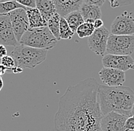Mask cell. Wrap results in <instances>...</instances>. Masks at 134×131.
Listing matches in <instances>:
<instances>
[{"mask_svg": "<svg viewBox=\"0 0 134 131\" xmlns=\"http://www.w3.org/2000/svg\"><path fill=\"white\" fill-rule=\"evenodd\" d=\"M94 30L95 28L92 23L84 22L82 24H81L77 28L75 33L78 34L79 38H85L90 36L94 31Z\"/></svg>", "mask_w": 134, "mask_h": 131, "instance_id": "44dd1931", "label": "cell"}, {"mask_svg": "<svg viewBox=\"0 0 134 131\" xmlns=\"http://www.w3.org/2000/svg\"><path fill=\"white\" fill-rule=\"evenodd\" d=\"M63 17L66 19L70 29L72 30V32L74 33L76 32L77 28L85 22L83 17L82 16L79 11H72V12L67 14L66 15Z\"/></svg>", "mask_w": 134, "mask_h": 131, "instance_id": "e0dca14e", "label": "cell"}, {"mask_svg": "<svg viewBox=\"0 0 134 131\" xmlns=\"http://www.w3.org/2000/svg\"><path fill=\"white\" fill-rule=\"evenodd\" d=\"M47 50L36 49L27 46L18 45L11 52L16 67L34 68L46 60Z\"/></svg>", "mask_w": 134, "mask_h": 131, "instance_id": "3957f363", "label": "cell"}, {"mask_svg": "<svg viewBox=\"0 0 134 131\" xmlns=\"http://www.w3.org/2000/svg\"><path fill=\"white\" fill-rule=\"evenodd\" d=\"M59 20L60 15L58 13L55 14L52 17L47 21V27L50 30L52 34L54 36V37L57 40V41L60 40V36H59Z\"/></svg>", "mask_w": 134, "mask_h": 131, "instance_id": "ac0fdd59", "label": "cell"}, {"mask_svg": "<svg viewBox=\"0 0 134 131\" xmlns=\"http://www.w3.org/2000/svg\"><path fill=\"white\" fill-rule=\"evenodd\" d=\"M25 8H36V2L35 0H15Z\"/></svg>", "mask_w": 134, "mask_h": 131, "instance_id": "cb8c5ba5", "label": "cell"}, {"mask_svg": "<svg viewBox=\"0 0 134 131\" xmlns=\"http://www.w3.org/2000/svg\"><path fill=\"white\" fill-rule=\"evenodd\" d=\"M35 2L36 8L38 9L46 22L57 13L53 0H35Z\"/></svg>", "mask_w": 134, "mask_h": 131, "instance_id": "9a60e30c", "label": "cell"}, {"mask_svg": "<svg viewBox=\"0 0 134 131\" xmlns=\"http://www.w3.org/2000/svg\"><path fill=\"white\" fill-rule=\"evenodd\" d=\"M98 74L101 81L108 86H120L125 82V72L117 69L103 67Z\"/></svg>", "mask_w": 134, "mask_h": 131, "instance_id": "7c38bea8", "label": "cell"}, {"mask_svg": "<svg viewBox=\"0 0 134 131\" xmlns=\"http://www.w3.org/2000/svg\"><path fill=\"white\" fill-rule=\"evenodd\" d=\"M3 85H4L3 80H2V77H0V91L2 90V88H3Z\"/></svg>", "mask_w": 134, "mask_h": 131, "instance_id": "4dcf8cb0", "label": "cell"}, {"mask_svg": "<svg viewBox=\"0 0 134 131\" xmlns=\"http://www.w3.org/2000/svg\"><path fill=\"white\" fill-rule=\"evenodd\" d=\"M93 24H94V27L95 29H98V28H100V27L104 26V22H103V21L101 19H97V20L94 21Z\"/></svg>", "mask_w": 134, "mask_h": 131, "instance_id": "4316f807", "label": "cell"}, {"mask_svg": "<svg viewBox=\"0 0 134 131\" xmlns=\"http://www.w3.org/2000/svg\"><path fill=\"white\" fill-rule=\"evenodd\" d=\"M125 128L126 130L134 131V115L127 117L125 123Z\"/></svg>", "mask_w": 134, "mask_h": 131, "instance_id": "d4e9b609", "label": "cell"}, {"mask_svg": "<svg viewBox=\"0 0 134 131\" xmlns=\"http://www.w3.org/2000/svg\"><path fill=\"white\" fill-rule=\"evenodd\" d=\"M110 5L112 8L123 7L126 5H132L134 2V0H108Z\"/></svg>", "mask_w": 134, "mask_h": 131, "instance_id": "7402d4cb", "label": "cell"}, {"mask_svg": "<svg viewBox=\"0 0 134 131\" xmlns=\"http://www.w3.org/2000/svg\"><path fill=\"white\" fill-rule=\"evenodd\" d=\"M57 12L60 17H65L67 14L79 11L84 2L83 0H53Z\"/></svg>", "mask_w": 134, "mask_h": 131, "instance_id": "4fadbf2b", "label": "cell"}, {"mask_svg": "<svg viewBox=\"0 0 134 131\" xmlns=\"http://www.w3.org/2000/svg\"><path fill=\"white\" fill-rule=\"evenodd\" d=\"M102 65L104 67L117 69L124 72L134 70V60L131 55L105 54L102 58Z\"/></svg>", "mask_w": 134, "mask_h": 131, "instance_id": "ba28073f", "label": "cell"}, {"mask_svg": "<svg viewBox=\"0 0 134 131\" xmlns=\"http://www.w3.org/2000/svg\"><path fill=\"white\" fill-rule=\"evenodd\" d=\"M98 86L89 77L67 88L54 117L55 131H101Z\"/></svg>", "mask_w": 134, "mask_h": 131, "instance_id": "6da1fadb", "label": "cell"}, {"mask_svg": "<svg viewBox=\"0 0 134 131\" xmlns=\"http://www.w3.org/2000/svg\"><path fill=\"white\" fill-rule=\"evenodd\" d=\"M0 55H2L3 57L8 55V52H7L5 46L2 44H0Z\"/></svg>", "mask_w": 134, "mask_h": 131, "instance_id": "83f0119b", "label": "cell"}, {"mask_svg": "<svg viewBox=\"0 0 134 131\" xmlns=\"http://www.w3.org/2000/svg\"><path fill=\"white\" fill-rule=\"evenodd\" d=\"M110 34L133 35L134 17L133 13L124 11L113 21L110 26Z\"/></svg>", "mask_w": 134, "mask_h": 131, "instance_id": "52a82bcc", "label": "cell"}, {"mask_svg": "<svg viewBox=\"0 0 134 131\" xmlns=\"http://www.w3.org/2000/svg\"><path fill=\"white\" fill-rule=\"evenodd\" d=\"M0 131H2V130H0Z\"/></svg>", "mask_w": 134, "mask_h": 131, "instance_id": "d6a6232c", "label": "cell"}, {"mask_svg": "<svg viewBox=\"0 0 134 131\" xmlns=\"http://www.w3.org/2000/svg\"><path fill=\"white\" fill-rule=\"evenodd\" d=\"M1 65L5 66L8 69V71H9L12 68H13L15 66L14 59L12 58V57L11 55H8L4 56L3 58H2V59H1Z\"/></svg>", "mask_w": 134, "mask_h": 131, "instance_id": "603a6c76", "label": "cell"}, {"mask_svg": "<svg viewBox=\"0 0 134 131\" xmlns=\"http://www.w3.org/2000/svg\"><path fill=\"white\" fill-rule=\"evenodd\" d=\"M13 32L17 41L19 42L23 34L29 29V22L26 8H18L8 13Z\"/></svg>", "mask_w": 134, "mask_h": 131, "instance_id": "9c48e42d", "label": "cell"}, {"mask_svg": "<svg viewBox=\"0 0 134 131\" xmlns=\"http://www.w3.org/2000/svg\"><path fill=\"white\" fill-rule=\"evenodd\" d=\"M110 34V31L104 26L95 29L92 35L88 37L89 49L96 55L104 56L106 53L107 42Z\"/></svg>", "mask_w": 134, "mask_h": 131, "instance_id": "8992f818", "label": "cell"}, {"mask_svg": "<svg viewBox=\"0 0 134 131\" xmlns=\"http://www.w3.org/2000/svg\"><path fill=\"white\" fill-rule=\"evenodd\" d=\"M74 33L63 17H60L59 20V36L60 40H70L72 38Z\"/></svg>", "mask_w": 134, "mask_h": 131, "instance_id": "d6986e66", "label": "cell"}, {"mask_svg": "<svg viewBox=\"0 0 134 131\" xmlns=\"http://www.w3.org/2000/svg\"><path fill=\"white\" fill-rule=\"evenodd\" d=\"M127 117L119 113L110 112L102 117L100 120V130L101 131H129L125 128Z\"/></svg>", "mask_w": 134, "mask_h": 131, "instance_id": "30bf717a", "label": "cell"}, {"mask_svg": "<svg viewBox=\"0 0 134 131\" xmlns=\"http://www.w3.org/2000/svg\"><path fill=\"white\" fill-rule=\"evenodd\" d=\"M18 43L36 49L49 50L56 46L57 40L54 37L47 27H42L29 28L23 34Z\"/></svg>", "mask_w": 134, "mask_h": 131, "instance_id": "277c9868", "label": "cell"}, {"mask_svg": "<svg viewBox=\"0 0 134 131\" xmlns=\"http://www.w3.org/2000/svg\"><path fill=\"white\" fill-rule=\"evenodd\" d=\"M85 3L87 4H91V5H97L98 7H101L104 2H106V0H83Z\"/></svg>", "mask_w": 134, "mask_h": 131, "instance_id": "484cf974", "label": "cell"}, {"mask_svg": "<svg viewBox=\"0 0 134 131\" xmlns=\"http://www.w3.org/2000/svg\"><path fill=\"white\" fill-rule=\"evenodd\" d=\"M134 115V102L133 105V107H132V110H131V114H130V116H133Z\"/></svg>", "mask_w": 134, "mask_h": 131, "instance_id": "1f68e13d", "label": "cell"}, {"mask_svg": "<svg viewBox=\"0 0 134 131\" xmlns=\"http://www.w3.org/2000/svg\"><path fill=\"white\" fill-rule=\"evenodd\" d=\"M7 71H8V69L5 66H3L2 65L0 64V77L5 74Z\"/></svg>", "mask_w": 134, "mask_h": 131, "instance_id": "f546056e", "label": "cell"}, {"mask_svg": "<svg viewBox=\"0 0 134 131\" xmlns=\"http://www.w3.org/2000/svg\"><path fill=\"white\" fill-rule=\"evenodd\" d=\"M26 12L29 22V28H37L47 27V22L43 18L41 14L36 8H26Z\"/></svg>", "mask_w": 134, "mask_h": 131, "instance_id": "2e32d148", "label": "cell"}, {"mask_svg": "<svg viewBox=\"0 0 134 131\" xmlns=\"http://www.w3.org/2000/svg\"><path fill=\"white\" fill-rule=\"evenodd\" d=\"M83 17L85 22L94 23L95 20L101 19L102 12L100 7L83 2L79 10Z\"/></svg>", "mask_w": 134, "mask_h": 131, "instance_id": "5bb4252c", "label": "cell"}, {"mask_svg": "<svg viewBox=\"0 0 134 131\" xmlns=\"http://www.w3.org/2000/svg\"><path fill=\"white\" fill-rule=\"evenodd\" d=\"M18 8H26L15 0H9L6 2H0V15L8 14L9 12L18 9Z\"/></svg>", "mask_w": 134, "mask_h": 131, "instance_id": "ffe728a7", "label": "cell"}, {"mask_svg": "<svg viewBox=\"0 0 134 131\" xmlns=\"http://www.w3.org/2000/svg\"><path fill=\"white\" fill-rule=\"evenodd\" d=\"M98 98L103 116L116 112L130 117L134 102V91L128 86L99 85Z\"/></svg>", "mask_w": 134, "mask_h": 131, "instance_id": "7a4b0ae2", "label": "cell"}, {"mask_svg": "<svg viewBox=\"0 0 134 131\" xmlns=\"http://www.w3.org/2000/svg\"><path fill=\"white\" fill-rule=\"evenodd\" d=\"M0 44L9 46H17L18 44L8 14L0 15Z\"/></svg>", "mask_w": 134, "mask_h": 131, "instance_id": "8fae6325", "label": "cell"}, {"mask_svg": "<svg viewBox=\"0 0 134 131\" xmlns=\"http://www.w3.org/2000/svg\"><path fill=\"white\" fill-rule=\"evenodd\" d=\"M9 71H10V72H12V73H14V74H19V73H21V72L23 71V69L21 68V67H18L15 66L13 68L10 69Z\"/></svg>", "mask_w": 134, "mask_h": 131, "instance_id": "f1b7e54d", "label": "cell"}, {"mask_svg": "<svg viewBox=\"0 0 134 131\" xmlns=\"http://www.w3.org/2000/svg\"><path fill=\"white\" fill-rule=\"evenodd\" d=\"M134 52L133 35L110 34L107 42L106 54L131 55Z\"/></svg>", "mask_w": 134, "mask_h": 131, "instance_id": "5b68a950", "label": "cell"}]
</instances>
